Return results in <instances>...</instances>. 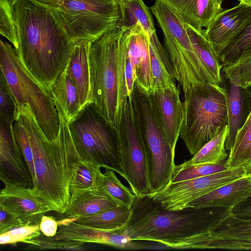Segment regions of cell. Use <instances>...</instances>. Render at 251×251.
Wrapping results in <instances>:
<instances>
[{
	"mask_svg": "<svg viewBox=\"0 0 251 251\" xmlns=\"http://www.w3.org/2000/svg\"><path fill=\"white\" fill-rule=\"evenodd\" d=\"M21 226L23 225L17 216L0 207V234Z\"/></svg>",
	"mask_w": 251,
	"mask_h": 251,
	"instance_id": "42",
	"label": "cell"
},
{
	"mask_svg": "<svg viewBox=\"0 0 251 251\" xmlns=\"http://www.w3.org/2000/svg\"><path fill=\"white\" fill-rule=\"evenodd\" d=\"M130 214L129 208L120 205L92 215L72 219L76 223L94 228L115 229L126 225Z\"/></svg>",
	"mask_w": 251,
	"mask_h": 251,
	"instance_id": "28",
	"label": "cell"
},
{
	"mask_svg": "<svg viewBox=\"0 0 251 251\" xmlns=\"http://www.w3.org/2000/svg\"><path fill=\"white\" fill-rule=\"evenodd\" d=\"M13 10L18 57L29 74L49 93L66 69L75 42L57 9L36 0H14Z\"/></svg>",
	"mask_w": 251,
	"mask_h": 251,
	"instance_id": "1",
	"label": "cell"
},
{
	"mask_svg": "<svg viewBox=\"0 0 251 251\" xmlns=\"http://www.w3.org/2000/svg\"><path fill=\"white\" fill-rule=\"evenodd\" d=\"M149 94L156 117L175 152L183 118L179 88L157 89Z\"/></svg>",
	"mask_w": 251,
	"mask_h": 251,
	"instance_id": "18",
	"label": "cell"
},
{
	"mask_svg": "<svg viewBox=\"0 0 251 251\" xmlns=\"http://www.w3.org/2000/svg\"><path fill=\"white\" fill-rule=\"evenodd\" d=\"M125 26H117L91 42L90 82L93 102L116 127L128 100L126 77Z\"/></svg>",
	"mask_w": 251,
	"mask_h": 251,
	"instance_id": "4",
	"label": "cell"
},
{
	"mask_svg": "<svg viewBox=\"0 0 251 251\" xmlns=\"http://www.w3.org/2000/svg\"><path fill=\"white\" fill-rule=\"evenodd\" d=\"M228 134V125L216 136L205 144L190 160L181 164L189 166L201 163L224 164L227 154L226 142Z\"/></svg>",
	"mask_w": 251,
	"mask_h": 251,
	"instance_id": "29",
	"label": "cell"
},
{
	"mask_svg": "<svg viewBox=\"0 0 251 251\" xmlns=\"http://www.w3.org/2000/svg\"><path fill=\"white\" fill-rule=\"evenodd\" d=\"M240 2L251 7V0H238Z\"/></svg>",
	"mask_w": 251,
	"mask_h": 251,
	"instance_id": "47",
	"label": "cell"
},
{
	"mask_svg": "<svg viewBox=\"0 0 251 251\" xmlns=\"http://www.w3.org/2000/svg\"><path fill=\"white\" fill-rule=\"evenodd\" d=\"M231 211L238 217L251 219V196L236 205Z\"/></svg>",
	"mask_w": 251,
	"mask_h": 251,
	"instance_id": "44",
	"label": "cell"
},
{
	"mask_svg": "<svg viewBox=\"0 0 251 251\" xmlns=\"http://www.w3.org/2000/svg\"><path fill=\"white\" fill-rule=\"evenodd\" d=\"M129 98L145 149L150 194L155 193L171 182L175 152L156 117L149 94L135 84Z\"/></svg>",
	"mask_w": 251,
	"mask_h": 251,
	"instance_id": "6",
	"label": "cell"
},
{
	"mask_svg": "<svg viewBox=\"0 0 251 251\" xmlns=\"http://www.w3.org/2000/svg\"><path fill=\"white\" fill-rule=\"evenodd\" d=\"M72 40L93 42L122 26L118 0H65L58 8Z\"/></svg>",
	"mask_w": 251,
	"mask_h": 251,
	"instance_id": "10",
	"label": "cell"
},
{
	"mask_svg": "<svg viewBox=\"0 0 251 251\" xmlns=\"http://www.w3.org/2000/svg\"><path fill=\"white\" fill-rule=\"evenodd\" d=\"M162 2L185 23L196 28L206 27L224 9V0H155Z\"/></svg>",
	"mask_w": 251,
	"mask_h": 251,
	"instance_id": "21",
	"label": "cell"
},
{
	"mask_svg": "<svg viewBox=\"0 0 251 251\" xmlns=\"http://www.w3.org/2000/svg\"><path fill=\"white\" fill-rule=\"evenodd\" d=\"M42 233L39 225L21 226L0 234V244H14L18 242L26 244Z\"/></svg>",
	"mask_w": 251,
	"mask_h": 251,
	"instance_id": "40",
	"label": "cell"
},
{
	"mask_svg": "<svg viewBox=\"0 0 251 251\" xmlns=\"http://www.w3.org/2000/svg\"><path fill=\"white\" fill-rule=\"evenodd\" d=\"M0 207L17 216L23 225H39L46 213L53 211L33 187L5 184L0 191Z\"/></svg>",
	"mask_w": 251,
	"mask_h": 251,
	"instance_id": "15",
	"label": "cell"
},
{
	"mask_svg": "<svg viewBox=\"0 0 251 251\" xmlns=\"http://www.w3.org/2000/svg\"><path fill=\"white\" fill-rule=\"evenodd\" d=\"M26 244L43 250H84V243L73 241L57 240L53 237H47L43 234L28 241Z\"/></svg>",
	"mask_w": 251,
	"mask_h": 251,
	"instance_id": "41",
	"label": "cell"
},
{
	"mask_svg": "<svg viewBox=\"0 0 251 251\" xmlns=\"http://www.w3.org/2000/svg\"><path fill=\"white\" fill-rule=\"evenodd\" d=\"M0 179L5 184L33 187V181L16 142L13 122L0 116Z\"/></svg>",
	"mask_w": 251,
	"mask_h": 251,
	"instance_id": "14",
	"label": "cell"
},
{
	"mask_svg": "<svg viewBox=\"0 0 251 251\" xmlns=\"http://www.w3.org/2000/svg\"><path fill=\"white\" fill-rule=\"evenodd\" d=\"M251 196V182L245 175L193 201L186 207L223 208L229 210Z\"/></svg>",
	"mask_w": 251,
	"mask_h": 251,
	"instance_id": "20",
	"label": "cell"
},
{
	"mask_svg": "<svg viewBox=\"0 0 251 251\" xmlns=\"http://www.w3.org/2000/svg\"><path fill=\"white\" fill-rule=\"evenodd\" d=\"M251 160V111L238 130L228 158L225 163L227 168L244 166Z\"/></svg>",
	"mask_w": 251,
	"mask_h": 251,
	"instance_id": "31",
	"label": "cell"
},
{
	"mask_svg": "<svg viewBox=\"0 0 251 251\" xmlns=\"http://www.w3.org/2000/svg\"><path fill=\"white\" fill-rule=\"evenodd\" d=\"M104 169V173L101 172L98 177V190L119 204L130 209L136 198V195L132 190L122 183L113 170L109 168Z\"/></svg>",
	"mask_w": 251,
	"mask_h": 251,
	"instance_id": "30",
	"label": "cell"
},
{
	"mask_svg": "<svg viewBox=\"0 0 251 251\" xmlns=\"http://www.w3.org/2000/svg\"><path fill=\"white\" fill-rule=\"evenodd\" d=\"M246 174L244 166L228 168L212 175L170 182L161 190L149 195L165 209L178 210L186 208L193 201L215 189L240 178Z\"/></svg>",
	"mask_w": 251,
	"mask_h": 251,
	"instance_id": "12",
	"label": "cell"
},
{
	"mask_svg": "<svg viewBox=\"0 0 251 251\" xmlns=\"http://www.w3.org/2000/svg\"><path fill=\"white\" fill-rule=\"evenodd\" d=\"M185 26L202 65L206 83L221 86L223 65L206 37L204 30L196 28L186 23Z\"/></svg>",
	"mask_w": 251,
	"mask_h": 251,
	"instance_id": "25",
	"label": "cell"
},
{
	"mask_svg": "<svg viewBox=\"0 0 251 251\" xmlns=\"http://www.w3.org/2000/svg\"><path fill=\"white\" fill-rule=\"evenodd\" d=\"M244 166L246 171V175L251 173V160L246 164Z\"/></svg>",
	"mask_w": 251,
	"mask_h": 251,
	"instance_id": "46",
	"label": "cell"
},
{
	"mask_svg": "<svg viewBox=\"0 0 251 251\" xmlns=\"http://www.w3.org/2000/svg\"><path fill=\"white\" fill-rule=\"evenodd\" d=\"M246 176H247L249 177V178L251 182V173L246 175Z\"/></svg>",
	"mask_w": 251,
	"mask_h": 251,
	"instance_id": "49",
	"label": "cell"
},
{
	"mask_svg": "<svg viewBox=\"0 0 251 251\" xmlns=\"http://www.w3.org/2000/svg\"><path fill=\"white\" fill-rule=\"evenodd\" d=\"M100 167L79 159L74 164L70 183L71 195L77 193L98 189V180Z\"/></svg>",
	"mask_w": 251,
	"mask_h": 251,
	"instance_id": "33",
	"label": "cell"
},
{
	"mask_svg": "<svg viewBox=\"0 0 251 251\" xmlns=\"http://www.w3.org/2000/svg\"><path fill=\"white\" fill-rule=\"evenodd\" d=\"M226 169L227 168L225 163L222 164L201 163L189 166H184L181 164L175 165L170 182L174 183L206 176Z\"/></svg>",
	"mask_w": 251,
	"mask_h": 251,
	"instance_id": "35",
	"label": "cell"
},
{
	"mask_svg": "<svg viewBox=\"0 0 251 251\" xmlns=\"http://www.w3.org/2000/svg\"><path fill=\"white\" fill-rule=\"evenodd\" d=\"M229 84L226 97L228 134L226 148L230 150L238 130L251 111V98L248 90L233 83Z\"/></svg>",
	"mask_w": 251,
	"mask_h": 251,
	"instance_id": "23",
	"label": "cell"
},
{
	"mask_svg": "<svg viewBox=\"0 0 251 251\" xmlns=\"http://www.w3.org/2000/svg\"><path fill=\"white\" fill-rule=\"evenodd\" d=\"M202 249L251 250V219L226 210L214 219L203 235Z\"/></svg>",
	"mask_w": 251,
	"mask_h": 251,
	"instance_id": "13",
	"label": "cell"
},
{
	"mask_svg": "<svg viewBox=\"0 0 251 251\" xmlns=\"http://www.w3.org/2000/svg\"><path fill=\"white\" fill-rule=\"evenodd\" d=\"M91 43L88 41L76 42L65 69L77 91L81 109L93 102L89 65Z\"/></svg>",
	"mask_w": 251,
	"mask_h": 251,
	"instance_id": "22",
	"label": "cell"
},
{
	"mask_svg": "<svg viewBox=\"0 0 251 251\" xmlns=\"http://www.w3.org/2000/svg\"><path fill=\"white\" fill-rule=\"evenodd\" d=\"M184 93L179 136L194 155L228 125L227 90L204 83Z\"/></svg>",
	"mask_w": 251,
	"mask_h": 251,
	"instance_id": "5",
	"label": "cell"
},
{
	"mask_svg": "<svg viewBox=\"0 0 251 251\" xmlns=\"http://www.w3.org/2000/svg\"><path fill=\"white\" fill-rule=\"evenodd\" d=\"M0 67L18 107L28 104L46 137L54 141L58 135L60 122L50 94L22 65L15 49L1 39Z\"/></svg>",
	"mask_w": 251,
	"mask_h": 251,
	"instance_id": "8",
	"label": "cell"
},
{
	"mask_svg": "<svg viewBox=\"0 0 251 251\" xmlns=\"http://www.w3.org/2000/svg\"><path fill=\"white\" fill-rule=\"evenodd\" d=\"M251 20V7L240 2L223 10L204 30L219 59L225 50L237 38Z\"/></svg>",
	"mask_w": 251,
	"mask_h": 251,
	"instance_id": "16",
	"label": "cell"
},
{
	"mask_svg": "<svg viewBox=\"0 0 251 251\" xmlns=\"http://www.w3.org/2000/svg\"><path fill=\"white\" fill-rule=\"evenodd\" d=\"M58 229L53 237L57 240L83 243L103 244L121 249L138 248L135 240H129L123 232V227L115 229L94 228L75 222L72 219L58 221Z\"/></svg>",
	"mask_w": 251,
	"mask_h": 251,
	"instance_id": "17",
	"label": "cell"
},
{
	"mask_svg": "<svg viewBox=\"0 0 251 251\" xmlns=\"http://www.w3.org/2000/svg\"><path fill=\"white\" fill-rule=\"evenodd\" d=\"M164 35V46L176 79L184 93L207 83L202 65L187 32L185 22L160 1L150 7Z\"/></svg>",
	"mask_w": 251,
	"mask_h": 251,
	"instance_id": "9",
	"label": "cell"
},
{
	"mask_svg": "<svg viewBox=\"0 0 251 251\" xmlns=\"http://www.w3.org/2000/svg\"><path fill=\"white\" fill-rule=\"evenodd\" d=\"M123 176L137 197L150 194L144 145L136 125L131 100H128L116 126Z\"/></svg>",
	"mask_w": 251,
	"mask_h": 251,
	"instance_id": "11",
	"label": "cell"
},
{
	"mask_svg": "<svg viewBox=\"0 0 251 251\" xmlns=\"http://www.w3.org/2000/svg\"><path fill=\"white\" fill-rule=\"evenodd\" d=\"M210 209L168 210L149 195L136 197L123 232L130 240L154 241L177 249H201L203 234L213 220Z\"/></svg>",
	"mask_w": 251,
	"mask_h": 251,
	"instance_id": "3",
	"label": "cell"
},
{
	"mask_svg": "<svg viewBox=\"0 0 251 251\" xmlns=\"http://www.w3.org/2000/svg\"><path fill=\"white\" fill-rule=\"evenodd\" d=\"M13 130L16 142L25 159L33 182L35 172L32 151L27 131L19 115L13 124Z\"/></svg>",
	"mask_w": 251,
	"mask_h": 251,
	"instance_id": "38",
	"label": "cell"
},
{
	"mask_svg": "<svg viewBox=\"0 0 251 251\" xmlns=\"http://www.w3.org/2000/svg\"><path fill=\"white\" fill-rule=\"evenodd\" d=\"M248 93L251 98V87L248 90Z\"/></svg>",
	"mask_w": 251,
	"mask_h": 251,
	"instance_id": "48",
	"label": "cell"
},
{
	"mask_svg": "<svg viewBox=\"0 0 251 251\" xmlns=\"http://www.w3.org/2000/svg\"><path fill=\"white\" fill-rule=\"evenodd\" d=\"M222 72L229 83L248 90L251 87V50L243 52L231 62L223 65Z\"/></svg>",
	"mask_w": 251,
	"mask_h": 251,
	"instance_id": "34",
	"label": "cell"
},
{
	"mask_svg": "<svg viewBox=\"0 0 251 251\" xmlns=\"http://www.w3.org/2000/svg\"><path fill=\"white\" fill-rule=\"evenodd\" d=\"M46 5L56 8L59 7L61 4L65 0H36Z\"/></svg>",
	"mask_w": 251,
	"mask_h": 251,
	"instance_id": "45",
	"label": "cell"
},
{
	"mask_svg": "<svg viewBox=\"0 0 251 251\" xmlns=\"http://www.w3.org/2000/svg\"><path fill=\"white\" fill-rule=\"evenodd\" d=\"M122 12V26H130L138 22L147 33L155 32L150 9L143 0H118Z\"/></svg>",
	"mask_w": 251,
	"mask_h": 251,
	"instance_id": "32",
	"label": "cell"
},
{
	"mask_svg": "<svg viewBox=\"0 0 251 251\" xmlns=\"http://www.w3.org/2000/svg\"><path fill=\"white\" fill-rule=\"evenodd\" d=\"M151 91L177 87L173 68L166 51L156 32L149 35Z\"/></svg>",
	"mask_w": 251,
	"mask_h": 251,
	"instance_id": "24",
	"label": "cell"
},
{
	"mask_svg": "<svg viewBox=\"0 0 251 251\" xmlns=\"http://www.w3.org/2000/svg\"><path fill=\"white\" fill-rule=\"evenodd\" d=\"M124 26L127 51L133 68L134 81L149 93L151 89L149 35L138 22L130 26Z\"/></svg>",
	"mask_w": 251,
	"mask_h": 251,
	"instance_id": "19",
	"label": "cell"
},
{
	"mask_svg": "<svg viewBox=\"0 0 251 251\" xmlns=\"http://www.w3.org/2000/svg\"><path fill=\"white\" fill-rule=\"evenodd\" d=\"M80 159L123 176L117 127L108 121L94 102L84 106L69 124Z\"/></svg>",
	"mask_w": 251,
	"mask_h": 251,
	"instance_id": "7",
	"label": "cell"
},
{
	"mask_svg": "<svg viewBox=\"0 0 251 251\" xmlns=\"http://www.w3.org/2000/svg\"><path fill=\"white\" fill-rule=\"evenodd\" d=\"M120 205L99 190L85 191L71 195L69 203L62 215L65 219L92 215Z\"/></svg>",
	"mask_w": 251,
	"mask_h": 251,
	"instance_id": "27",
	"label": "cell"
},
{
	"mask_svg": "<svg viewBox=\"0 0 251 251\" xmlns=\"http://www.w3.org/2000/svg\"><path fill=\"white\" fill-rule=\"evenodd\" d=\"M14 1L0 0V33L16 50L18 46V41L14 17Z\"/></svg>",
	"mask_w": 251,
	"mask_h": 251,
	"instance_id": "36",
	"label": "cell"
},
{
	"mask_svg": "<svg viewBox=\"0 0 251 251\" xmlns=\"http://www.w3.org/2000/svg\"><path fill=\"white\" fill-rule=\"evenodd\" d=\"M19 113L15 99L2 72L0 73V116L14 122Z\"/></svg>",
	"mask_w": 251,
	"mask_h": 251,
	"instance_id": "39",
	"label": "cell"
},
{
	"mask_svg": "<svg viewBox=\"0 0 251 251\" xmlns=\"http://www.w3.org/2000/svg\"><path fill=\"white\" fill-rule=\"evenodd\" d=\"M49 93L57 113L69 124L81 108L76 88L65 69L56 78Z\"/></svg>",
	"mask_w": 251,
	"mask_h": 251,
	"instance_id": "26",
	"label": "cell"
},
{
	"mask_svg": "<svg viewBox=\"0 0 251 251\" xmlns=\"http://www.w3.org/2000/svg\"><path fill=\"white\" fill-rule=\"evenodd\" d=\"M42 234L47 237H54L58 230V224L54 218L43 215L39 224Z\"/></svg>",
	"mask_w": 251,
	"mask_h": 251,
	"instance_id": "43",
	"label": "cell"
},
{
	"mask_svg": "<svg viewBox=\"0 0 251 251\" xmlns=\"http://www.w3.org/2000/svg\"><path fill=\"white\" fill-rule=\"evenodd\" d=\"M251 50V20L237 38L225 50L219 60L222 65L231 62L244 51Z\"/></svg>",
	"mask_w": 251,
	"mask_h": 251,
	"instance_id": "37",
	"label": "cell"
},
{
	"mask_svg": "<svg viewBox=\"0 0 251 251\" xmlns=\"http://www.w3.org/2000/svg\"><path fill=\"white\" fill-rule=\"evenodd\" d=\"M33 156L35 178L33 188L53 211L62 214L69 203L70 183L74 164L80 159L69 123L58 113L60 129L54 141L46 137L28 104L18 107Z\"/></svg>",
	"mask_w": 251,
	"mask_h": 251,
	"instance_id": "2",
	"label": "cell"
}]
</instances>
